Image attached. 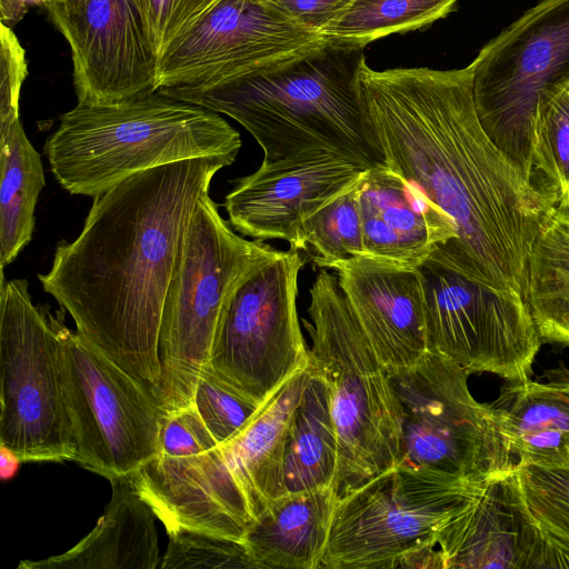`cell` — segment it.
I'll return each instance as SVG.
<instances>
[{
	"label": "cell",
	"mask_w": 569,
	"mask_h": 569,
	"mask_svg": "<svg viewBox=\"0 0 569 569\" xmlns=\"http://www.w3.org/2000/svg\"><path fill=\"white\" fill-rule=\"evenodd\" d=\"M472 68L365 64L370 121L388 168L455 222L457 237L428 258L467 279L528 302L535 242L553 202L482 128Z\"/></svg>",
	"instance_id": "obj_1"
},
{
	"label": "cell",
	"mask_w": 569,
	"mask_h": 569,
	"mask_svg": "<svg viewBox=\"0 0 569 569\" xmlns=\"http://www.w3.org/2000/svg\"><path fill=\"white\" fill-rule=\"evenodd\" d=\"M234 160L187 159L112 187L94 198L77 239L60 241L50 270L38 274L76 331L151 391L160 380L161 317L184 233L214 174Z\"/></svg>",
	"instance_id": "obj_2"
},
{
	"label": "cell",
	"mask_w": 569,
	"mask_h": 569,
	"mask_svg": "<svg viewBox=\"0 0 569 569\" xmlns=\"http://www.w3.org/2000/svg\"><path fill=\"white\" fill-rule=\"evenodd\" d=\"M365 47L325 38L286 59L222 81L158 92L239 122L276 160L326 150L368 169L386 166L362 86Z\"/></svg>",
	"instance_id": "obj_3"
},
{
	"label": "cell",
	"mask_w": 569,
	"mask_h": 569,
	"mask_svg": "<svg viewBox=\"0 0 569 569\" xmlns=\"http://www.w3.org/2000/svg\"><path fill=\"white\" fill-rule=\"evenodd\" d=\"M240 134L219 113L158 91L63 113L43 152L59 184L97 198L128 178L167 163L234 156Z\"/></svg>",
	"instance_id": "obj_4"
},
{
	"label": "cell",
	"mask_w": 569,
	"mask_h": 569,
	"mask_svg": "<svg viewBox=\"0 0 569 569\" xmlns=\"http://www.w3.org/2000/svg\"><path fill=\"white\" fill-rule=\"evenodd\" d=\"M302 319L309 333L308 366L327 382L337 431L339 497L397 466L401 458L402 410L371 342L337 279L321 269Z\"/></svg>",
	"instance_id": "obj_5"
},
{
	"label": "cell",
	"mask_w": 569,
	"mask_h": 569,
	"mask_svg": "<svg viewBox=\"0 0 569 569\" xmlns=\"http://www.w3.org/2000/svg\"><path fill=\"white\" fill-rule=\"evenodd\" d=\"M282 253L264 241L238 236L209 193L201 196L184 233L161 317V375L152 392L167 413L193 406L233 296Z\"/></svg>",
	"instance_id": "obj_6"
},
{
	"label": "cell",
	"mask_w": 569,
	"mask_h": 569,
	"mask_svg": "<svg viewBox=\"0 0 569 569\" xmlns=\"http://www.w3.org/2000/svg\"><path fill=\"white\" fill-rule=\"evenodd\" d=\"M480 485L402 465L387 469L339 497L320 569H443L440 532Z\"/></svg>",
	"instance_id": "obj_7"
},
{
	"label": "cell",
	"mask_w": 569,
	"mask_h": 569,
	"mask_svg": "<svg viewBox=\"0 0 569 569\" xmlns=\"http://www.w3.org/2000/svg\"><path fill=\"white\" fill-rule=\"evenodd\" d=\"M469 372L427 351L391 376L402 410L398 465L480 485L512 472L517 460L488 403L468 387Z\"/></svg>",
	"instance_id": "obj_8"
},
{
	"label": "cell",
	"mask_w": 569,
	"mask_h": 569,
	"mask_svg": "<svg viewBox=\"0 0 569 569\" xmlns=\"http://www.w3.org/2000/svg\"><path fill=\"white\" fill-rule=\"evenodd\" d=\"M470 66L482 128L531 181L537 103L569 88V0H540L489 41Z\"/></svg>",
	"instance_id": "obj_9"
},
{
	"label": "cell",
	"mask_w": 569,
	"mask_h": 569,
	"mask_svg": "<svg viewBox=\"0 0 569 569\" xmlns=\"http://www.w3.org/2000/svg\"><path fill=\"white\" fill-rule=\"evenodd\" d=\"M0 308V445L22 461H74L52 313L24 279L1 280Z\"/></svg>",
	"instance_id": "obj_10"
},
{
	"label": "cell",
	"mask_w": 569,
	"mask_h": 569,
	"mask_svg": "<svg viewBox=\"0 0 569 569\" xmlns=\"http://www.w3.org/2000/svg\"><path fill=\"white\" fill-rule=\"evenodd\" d=\"M52 319L74 461L108 480L130 476L158 455L167 412L146 385L71 331L63 312Z\"/></svg>",
	"instance_id": "obj_11"
},
{
	"label": "cell",
	"mask_w": 569,
	"mask_h": 569,
	"mask_svg": "<svg viewBox=\"0 0 569 569\" xmlns=\"http://www.w3.org/2000/svg\"><path fill=\"white\" fill-rule=\"evenodd\" d=\"M308 259L290 247L262 267L236 292L220 325L209 367L259 403L309 362L297 309Z\"/></svg>",
	"instance_id": "obj_12"
},
{
	"label": "cell",
	"mask_w": 569,
	"mask_h": 569,
	"mask_svg": "<svg viewBox=\"0 0 569 569\" xmlns=\"http://www.w3.org/2000/svg\"><path fill=\"white\" fill-rule=\"evenodd\" d=\"M128 477L166 531L183 528L243 542L252 522L247 498L194 406L166 415L158 455Z\"/></svg>",
	"instance_id": "obj_13"
},
{
	"label": "cell",
	"mask_w": 569,
	"mask_h": 569,
	"mask_svg": "<svg viewBox=\"0 0 569 569\" xmlns=\"http://www.w3.org/2000/svg\"><path fill=\"white\" fill-rule=\"evenodd\" d=\"M427 349L469 373L530 378L542 339L528 302L471 281L430 259L418 267Z\"/></svg>",
	"instance_id": "obj_14"
},
{
	"label": "cell",
	"mask_w": 569,
	"mask_h": 569,
	"mask_svg": "<svg viewBox=\"0 0 569 569\" xmlns=\"http://www.w3.org/2000/svg\"><path fill=\"white\" fill-rule=\"evenodd\" d=\"M323 39L266 0H219L161 52L157 90L212 84Z\"/></svg>",
	"instance_id": "obj_15"
},
{
	"label": "cell",
	"mask_w": 569,
	"mask_h": 569,
	"mask_svg": "<svg viewBox=\"0 0 569 569\" xmlns=\"http://www.w3.org/2000/svg\"><path fill=\"white\" fill-rule=\"evenodd\" d=\"M67 40L80 104H110L157 91L159 54L144 0H47Z\"/></svg>",
	"instance_id": "obj_16"
},
{
	"label": "cell",
	"mask_w": 569,
	"mask_h": 569,
	"mask_svg": "<svg viewBox=\"0 0 569 569\" xmlns=\"http://www.w3.org/2000/svg\"><path fill=\"white\" fill-rule=\"evenodd\" d=\"M368 168L326 150L263 159L236 179L224 198L229 224L256 240H283L305 251L303 226L321 208L355 187Z\"/></svg>",
	"instance_id": "obj_17"
},
{
	"label": "cell",
	"mask_w": 569,
	"mask_h": 569,
	"mask_svg": "<svg viewBox=\"0 0 569 569\" xmlns=\"http://www.w3.org/2000/svg\"><path fill=\"white\" fill-rule=\"evenodd\" d=\"M443 569H540L542 542L515 470L481 483L440 532Z\"/></svg>",
	"instance_id": "obj_18"
},
{
	"label": "cell",
	"mask_w": 569,
	"mask_h": 569,
	"mask_svg": "<svg viewBox=\"0 0 569 569\" xmlns=\"http://www.w3.org/2000/svg\"><path fill=\"white\" fill-rule=\"evenodd\" d=\"M339 286L390 376L428 351L425 292L417 268L365 256L335 263Z\"/></svg>",
	"instance_id": "obj_19"
},
{
	"label": "cell",
	"mask_w": 569,
	"mask_h": 569,
	"mask_svg": "<svg viewBox=\"0 0 569 569\" xmlns=\"http://www.w3.org/2000/svg\"><path fill=\"white\" fill-rule=\"evenodd\" d=\"M359 203L365 257L417 268L457 237L452 219L387 166L367 170Z\"/></svg>",
	"instance_id": "obj_20"
},
{
	"label": "cell",
	"mask_w": 569,
	"mask_h": 569,
	"mask_svg": "<svg viewBox=\"0 0 569 569\" xmlns=\"http://www.w3.org/2000/svg\"><path fill=\"white\" fill-rule=\"evenodd\" d=\"M517 463H569V369L507 381L488 403Z\"/></svg>",
	"instance_id": "obj_21"
},
{
	"label": "cell",
	"mask_w": 569,
	"mask_h": 569,
	"mask_svg": "<svg viewBox=\"0 0 569 569\" xmlns=\"http://www.w3.org/2000/svg\"><path fill=\"white\" fill-rule=\"evenodd\" d=\"M111 498L96 527L70 550L19 569H157L160 550L156 515L129 477L109 480Z\"/></svg>",
	"instance_id": "obj_22"
},
{
	"label": "cell",
	"mask_w": 569,
	"mask_h": 569,
	"mask_svg": "<svg viewBox=\"0 0 569 569\" xmlns=\"http://www.w3.org/2000/svg\"><path fill=\"white\" fill-rule=\"evenodd\" d=\"M338 499L335 486H328L274 500L243 538L257 568L320 569Z\"/></svg>",
	"instance_id": "obj_23"
},
{
	"label": "cell",
	"mask_w": 569,
	"mask_h": 569,
	"mask_svg": "<svg viewBox=\"0 0 569 569\" xmlns=\"http://www.w3.org/2000/svg\"><path fill=\"white\" fill-rule=\"evenodd\" d=\"M307 376L306 367L289 378L267 398L250 423L222 446L247 498L252 521L287 493L286 443Z\"/></svg>",
	"instance_id": "obj_24"
},
{
	"label": "cell",
	"mask_w": 569,
	"mask_h": 569,
	"mask_svg": "<svg viewBox=\"0 0 569 569\" xmlns=\"http://www.w3.org/2000/svg\"><path fill=\"white\" fill-rule=\"evenodd\" d=\"M301 399L289 427L283 476L287 492L335 486L338 441L326 380L307 366Z\"/></svg>",
	"instance_id": "obj_25"
},
{
	"label": "cell",
	"mask_w": 569,
	"mask_h": 569,
	"mask_svg": "<svg viewBox=\"0 0 569 569\" xmlns=\"http://www.w3.org/2000/svg\"><path fill=\"white\" fill-rule=\"evenodd\" d=\"M0 262L3 268L30 242L34 210L46 184L40 154L29 141L20 119L0 130Z\"/></svg>",
	"instance_id": "obj_26"
},
{
	"label": "cell",
	"mask_w": 569,
	"mask_h": 569,
	"mask_svg": "<svg viewBox=\"0 0 569 569\" xmlns=\"http://www.w3.org/2000/svg\"><path fill=\"white\" fill-rule=\"evenodd\" d=\"M528 305L541 339L569 347V229L562 210L548 217L535 242Z\"/></svg>",
	"instance_id": "obj_27"
},
{
	"label": "cell",
	"mask_w": 569,
	"mask_h": 569,
	"mask_svg": "<svg viewBox=\"0 0 569 569\" xmlns=\"http://www.w3.org/2000/svg\"><path fill=\"white\" fill-rule=\"evenodd\" d=\"M515 475L541 536L540 569L569 568V463H517Z\"/></svg>",
	"instance_id": "obj_28"
},
{
	"label": "cell",
	"mask_w": 569,
	"mask_h": 569,
	"mask_svg": "<svg viewBox=\"0 0 569 569\" xmlns=\"http://www.w3.org/2000/svg\"><path fill=\"white\" fill-rule=\"evenodd\" d=\"M458 0H353L322 36L366 47L390 36L422 29L448 16Z\"/></svg>",
	"instance_id": "obj_29"
},
{
	"label": "cell",
	"mask_w": 569,
	"mask_h": 569,
	"mask_svg": "<svg viewBox=\"0 0 569 569\" xmlns=\"http://www.w3.org/2000/svg\"><path fill=\"white\" fill-rule=\"evenodd\" d=\"M531 182L556 209L569 212V88L537 103L531 146Z\"/></svg>",
	"instance_id": "obj_30"
},
{
	"label": "cell",
	"mask_w": 569,
	"mask_h": 569,
	"mask_svg": "<svg viewBox=\"0 0 569 569\" xmlns=\"http://www.w3.org/2000/svg\"><path fill=\"white\" fill-rule=\"evenodd\" d=\"M362 179L317 211L303 226L305 252L321 269L363 256L359 203Z\"/></svg>",
	"instance_id": "obj_31"
},
{
	"label": "cell",
	"mask_w": 569,
	"mask_h": 569,
	"mask_svg": "<svg viewBox=\"0 0 569 569\" xmlns=\"http://www.w3.org/2000/svg\"><path fill=\"white\" fill-rule=\"evenodd\" d=\"M262 403L238 391L209 367L198 383L193 406L212 437L223 446L250 423Z\"/></svg>",
	"instance_id": "obj_32"
},
{
	"label": "cell",
	"mask_w": 569,
	"mask_h": 569,
	"mask_svg": "<svg viewBox=\"0 0 569 569\" xmlns=\"http://www.w3.org/2000/svg\"><path fill=\"white\" fill-rule=\"evenodd\" d=\"M167 533L169 541L161 569H258L242 541L183 528Z\"/></svg>",
	"instance_id": "obj_33"
},
{
	"label": "cell",
	"mask_w": 569,
	"mask_h": 569,
	"mask_svg": "<svg viewBox=\"0 0 569 569\" xmlns=\"http://www.w3.org/2000/svg\"><path fill=\"white\" fill-rule=\"evenodd\" d=\"M0 130L19 117V99L28 74L24 49L11 28L0 24Z\"/></svg>",
	"instance_id": "obj_34"
},
{
	"label": "cell",
	"mask_w": 569,
	"mask_h": 569,
	"mask_svg": "<svg viewBox=\"0 0 569 569\" xmlns=\"http://www.w3.org/2000/svg\"><path fill=\"white\" fill-rule=\"evenodd\" d=\"M219 0H144L160 57L164 48L184 32Z\"/></svg>",
	"instance_id": "obj_35"
},
{
	"label": "cell",
	"mask_w": 569,
	"mask_h": 569,
	"mask_svg": "<svg viewBox=\"0 0 569 569\" xmlns=\"http://www.w3.org/2000/svg\"><path fill=\"white\" fill-rule=\"evenodd\" d=\"M299 24L322 36L353 0H266Z\"/></svg>",
	"instance_id": "obj_36"
},
{
	"label": "cell",
	"mask_w": 569,
	"mask_h": 569,
	"mask_svg": "<svg viewBox=\"0 0 569 569\" xmlns=\"http://www.w3.org/2000/svg\"><path fill=\"white\" fill-rule=\"evenodd\" d=\"M47 0H0L1 23L11 28L20 21L32 4L43 7Z\"/></svg>",
	"instance_id": "obj_37"
},
{
	"label": "cell",
	"mask_w": 569,
	"mask_h": 569,
	"mask_svg": "<svg viewBox=\"0 0 569 569\" xmlns=\"http://www.w3.org/2000/svg\"><path fill=\"white\" fill-rule=\"evenodd\" d=\"M22 460L9 448L0 445V477L10 480L16 476Z\"/></svg>",
	"instance_id": "obj_38"
},
{
	"label": "cell",
	"mask_w": 569,
	"mask_h": 569,
	"mask_svg": "<svg viewBox=\"0 0 569 569\" xmlns=\"http://www.w3.org/2000/svg\"><path fill=\"white\" fill-rule=\"evenodd\" d=\"M563 216H565L566 224H567V227H568V229H569V212L563 211Z\"/></svg>",
	"instance_id": "obj_39"
}]
</instances>
